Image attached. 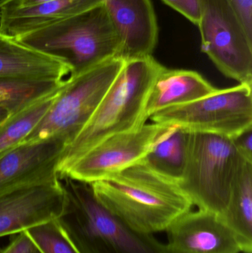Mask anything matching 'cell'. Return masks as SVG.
<instances>
[{"label": "cell", "mask_w": 252, "mask_h": 253, "mask_svg": "<svg viewBox=\"0 0 252 253\" xmlns=\"http://www.w3.org/2000/svg\"><path fill=\"white\" fill-rule=\"evenodd\" d=\"M219 215L235 235L241 253H252V162L243 167L227 207Z\"/></svg>", "instance_id": "e0dca14e"}, {"label": "cell", "mask_w": 252, "mask_h": 253, "mask_svg": "<svg viewBox=\"0 0 252 253\" xmlns=\"http://www.w3.org/2000/svg\"><path fill=\"white\" fill-rule=\"evenodd\" d=\"M67 202L60 225L81 253H170L153 235L139 233L108 211L90 184L60 178Z\"/></svg>", "instance_id": "3957f363"}, {"label": "cell", "mask_w": 252, "mask_h": 253, "mask_svg": "<svg viewBox=\"0 0 252 253\" xmlns=\"http://www.w3.org/2000/svg\"><path fill=\"white\" fill-rule=\"evenodd\" d=\"M164 68L152 56L124 62L87 124L64 151L58 165L59 178L101 141L146 124V103L155 80Z\"/></svg>", "instance_id": "7a4b0ae2"}, {"label": "cell", "mask_w": 252, "mask_h": 253, "mask_svg": "<svg viewBox=\"0 0 252 253\" xmlns=\"http://www.w3.org/2000/svg\"><path fill=\"white\" fill-rule=\"evenodd\" d=\"M13 1H15V0H0V13H1V10L6 5H7V4H10V3Z\"/></svg>", "instance_id": "4316f807"}, {"label": "cell", "mask_w": 252, "mask_h": 253, "mask_svg": "<svg viewBox=\"0 0 252 253\" xmlns=\"http://www.w3.org/2000/svg\"><path fill=\"white\" fill-rule=\"evenodd\" d=\"M25 232L40 253H81L57 219L43 223Z\"/></svg>", "instance_id": "44dd1931"}, {"label": "cell", "mask_w": 252, "mask_h": 253, "mask_svg": "<svg viewBox=\"0 0 252 253\" xmlns=\"http://www.w3.org/2000/svg\"><path fill=\"white\" fill-rule=\"evenodd\" d=\"M167 5L183 15L194 25L200 19L199 0H161Z\"/></svg>", "instance_id": "603a6c76"}, {"label": "cell", "mask_w": 252, "mask_h": 253, "mask_svg": "<svg viewBox=\"0 0 252 253\" xmlns=\"http://www.w3.org/2000/svg\"><path fill=\"white\" fill-rule=\"evenodd\" d=\"M240 153L247 160L252 162V128L232 138Z\"/></svg>", "instance_id": "d4e9b609"}, {"label": "cell", "mask_w": 252, "mask_h": 253, "mask_svg": "<svg viewBox=\"0 0 252 253\" xmlns=\"http://www.w3.org/2000/svg\"><path fill=\"white\" fill-rule=\"evenodd\" d=\"M19 42L66 62L71 75L119 57V36L104 2L53 25L16 38Z\"/></svg>", "instance_id": "277c9868"}, {"label": "cell", "mask_w": 252, "mask_h": 253, "mask_svg": "<svg viewBox=\"0 0 252 253\" xmlns=\"http://www.w3.org/2000/svg\"><path fill=\"white\" fill-rule=\"evenodd\" d=\"M186 131V154L178 182L198 210L220 215L247 160L231 137Z\"/></svg>", "instance_id": "5b68a950"}, {"label": "cell", "mask_w": 252, "mask_h": 253, "mask_svg": "<svg viewBox=\"0 0 252 253\" xmlns=\"http://www.w3.org/2000/svg\"><path fill=\"white\" fill-rule=\"evenodd\" d=\"M66 202V192L60 178L1 193L0 238L57 219Z\"/></svg>", "instance_id": "30bf717a"}, {"label": "cell", "mask_w": 252, "mask_h": 253, "mask_svg": "<svg viewBox=\"0 0 252 253\" xmlns=\"http://www.w3.org/2000/svg\"><path fill=\"white\" fill-rule=\"evenodd\" d=\"M241 19L249 37L252 38V0H227Z\"/></svg>", "instance_id": "cb8c5ba5"}, {"label": "cell", "mask_w": 252, "mask_h": 253, "mask_svg": "<svg viewBox=\"0 0 252 253\" xmlns=\"http://www.w3.org/2000/svg\"><path fill=\"white\" fill-rule=\"evenodd\" d=\"M170 126L152 123L111 135L75 161L62 178L90 184L118 173L145 159Z\"/></svg>", "instance_id": "9c48e42d"}, {"label": "cell", "mask_w": 252, "mask_h": 253, "mask_svg": "<svg viewBox=\"0 0 252 253\" xmlns=\"http://www.w3.org/2000/svg\"><path fill=\"white\" fill-rule=\"evenodd\" d=\"M67 146L63 138H51L0 153V194L60 178L58 165Z\"/></svg>", "instance_id": "8fae6325"}, {"label": "cell", "mask_w": 252, "mask_h": 253, "mask_svg": "<svg viewBox=\"0 0 252 253\" xmlns=\"http://www.w3.org/2000/svg\"><path fill=\"white\" fill-rule=\"evenodd\" d=\"M69 65L34 50L0 32V78L62 81L71 74Z\"/></svg>", "instance_id": "5bb4252c"}, {"label": "cell", "mask_w": 252, "mask_h": 253, "mask_svg": "<svg viewBox=\"0 0 252 253\" xmlns=\"http://www.w3.org/2000/svg\"><path fill=\"white\" fill-rule=\"evenodd\" d=\"M90 186L108 211L144 234L167 231L193 207L178 179L154 169L144 159Z\"/></svg>", "instance_id": "6da1fadb"}, {"label": "cell", "mask_w": 252, "mask_h": 253, "mask_svg": "<svg viewBox=\"0 0 252 253\" xmlns=\"http://www.w3.org/2000/svg\"><path fill=\"white\" fill-rule=\"evenodd\" d=\"M170 253H240L235 235L220 215L209 211H189L167 230Z\"/></svg>", "instance_id": "7c38bea8"}, {"label": "cell", "mask_w": 252, "mask_h": 253, "mask_svg": "<svg viewBox=\"0 0 252 253\" xmlns=\"http://www.w3.org/2000/svg\"><path fill=\"white\" fill-rule=\"evenodd\" d=\"M121 42L119 57L129 61L152 56L158 21L151 0H103Z\"/></svg>", "instance_id": "4fadbf2b"}, {"label": "cell", "mask_w": 252, "mask_h": 253, "mask_svg": "<svg viewBox=\"0 0 252 253\" xmlns=\"http://www.w3.org/2000/svg\"><path fill=\"white\" fill-rule=\"evenodd\" d=\"M53 1H56V0H15V1H12L10 4H13L16 7H26Z\"/></svg>", "instance_id": "484cf974"}, {"label": "cell", "mask_w": 252, "mask_h": 253, "mask_svg": "<svg viewBox=\"0 0 252 253\" xmlns=\"http://www.w3.org/2000/svg\"><path fill=\"white\" fill-rule=\"evenodd\" d=\"M201 51L228 78L252 84V38L227 0H199Z\"/></svg>", "instance_id": "ba28073f"}, {"label": "cell", "mask_w": 252, "mask_h": 253, "mask_svg": "<svg viewBox=\"0 0 252 253\" xmlns=\"http://www.w3.org/2000/svg\"><path fill=\"white\" fill-rule=\"evenodd\" d=\"M252 85L217 89L198 100L158 111L149 119L163 126L233 138L252 128Z\"/></svg>", "instance_id": "52a82bcc"}, {"label": "cell", "mask_w": 252, "mask_h": 253, "mask_svg": "<svg viewBox=\"0 0 252 253\" xmlns=\"http://www.w3.org/2000/svg\"><path fill=\"white\" fill-rule=\"evenodd\" d=\"M102 2L103 0H56L26 7L10 3L0 13V32L17 38Z\"/></svg>", "instance_id": "9a60e30c"}, {"label": "cell", "mask_w": 252, "mask_h": 253, "mask_svg": "<svg viewBox=\"0 0 252 253\" xmlns=\"http://www.w3.org/2000/svg\"><path fill=\"white\" fill-rule=\"evenodd\" d=\"M8 115H10V114H9L6 110L0 108V122L4 120V119H5Z\"/></svg>", "instance_id": "83f0119b"}, {"label": "cell", "mask_w": 252, "mask_h": 253, "mask_svg": "<svg viewBox=\"0 0 252 253\" xmlns=\"http://www.w3.org/2000/svg\"><path fill=\"white\" fill-rule=\"evenodd\" d=\"M124 62L115 56L70 76L47 114L21 144L61 138L69 145L89 121Z\"/></svg>", "instance_id": "8992f818"}, {"label": "cell", "mask_w": 252, "mask_h": 253, "mask_svg": "<svg viewBox=\"0 0 252 253\" xmlns=\"http://www.w3.org/2000/svg\"><path fill=\"white\" fill-rule=\"evenodd\" d=\"M62 81L0 78V108L13 114L63 87Z\"/></svg>", "instance_id": "d6986e66"}, {"label": "cell", "mask_w": 252, "mask_h": 253, "mask_svg": "<svg viewBox=\"0 0 252 253\" xmlns=\"http://www.w3.org/2000/svg\"><path fill=\"white\" fill-rule=\"evenodd\" d=\"M10 236L8 245L0 249V253H40L26 232Z\"/></svg>", "instance_id": "7402d4cb"}, {"label": "cell", "mask_w": 252, "mask_h": 253, "mask_svg": "<svg viewBox=\"0 0 252 253\" xmlns=\"http://www.w3.org/2000/svg\"><path fill=\"white\" fill-rule=\"evenodd\" d=\"M62 87L0 122V153L16 147L25 139L47 114Z\"/></svg>", "instance_id": "ac0fdd59"}, {"label": "cell", "mask_w": 252, "mask_h": 253, "mask_svg": "<svg viewBox=\"0 0 252 253\" xmlns=\"http://www.w3.org/2000/svg\"><path fill=\"white\" fill-rule=\"evenodd\" d=\"M186 154V131L170 126L155 144L144 160L164 175L179 180Z\"/></svg>", "instance_id": "ffe728a7"}, {"label": "cell", "mask_w": 252, "mask_h": 253, "mask_svg": "<svg viewBox=\"0 0 252 253\" xmlns=\"http://www.w3.org/2000/svg\"><path fill=\"white\" fill-rule=\"evenodd\" d=\"M217 89L196 71L165 67L149 94L145 110L146 120L158 111L198 100Z\"/></svg>", "instance_id": "2e32d148"}]
</instances>
